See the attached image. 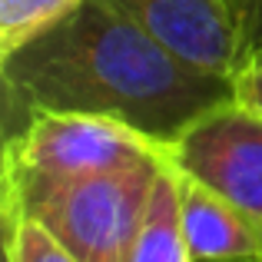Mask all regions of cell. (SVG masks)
I'll return each instance as SVG.
<instances>
[{
  "label": "cell",
  "mask_w": 262,
  "mask_h": 262,
  "mask_svg": "<svg viewBox=\"0 0 262 262\" xmlns=\"http://www.w3.org/2000/svg\"><path fill=\"white\" fill-rule=\"evenodd\" d=\"M83 0H0V57L73 13Z\"/></svg>",
  "instance_id": "obj_8"
},
{
  "label": "cell",
  "mask_w": 262,
  "mask_h": 262,
  "mask_svg": "<svg viewBox=\"0 0 262 262\" xmlns=\"http://www.w3.org/2000/svg\"><path fill=\"white\" fill-rule=\"evenodd\" d=\"M179 219L192 262H262V223L179 176Z\"/></svg>",
  "instance_id": "obj_6"
},
{
  "label": "cell",
  "mask_w": 262,
  "mask_h": 262,
  "mask_svg": "<svg viewBox=\"0 0 262 262\" xmlns=\"http://www.w3.org/2000/svg\"><path fill=\"white\" fill-rule=\"evenodd\" d=\"M126 262H192L179 219V173L169 166V160L153 183L146 216Z\"/></svg>",
  "instance_id": "obj_7"
},
{
  "label": "cell",
  "mask_w": 262,
  "mask_h": 262,
  "mask_svg": "<svg viewBox=\"0 0 262 262\" xmlns=\"http://www.w3.org/2000/svg\"><path fill=\"white\" fill-rule=\"evenodd\" d=\"M7 229V262H77L70 249L37 219L17 216L4 223Z\"/></svg>",
  "instance_id": "obj_9"
},
{
  "label": "cell",
  "mask_w": 262,
  "mask_h": 262,
  "mask_svg": "<svg viewBox=\"0 0 262 262\" xmlns=\"http://www.w3.org/2000/svg\"><path fill=\"white\" fill-rule=\"evenodd\" d=\"M13 106L30 113L110 116L160 149L219 103L236 83L179 60L110 0H83L50 30L4 57Z\"/></svg>",
  "instance_id": "obj_1"
},
{
  "label": "cell",
  "mask_w": 262,
  "mask_h": 262,
  "mask_svg": "<svg viewBox=\"0 0 262 262\" xmlns=\"http://www.w3.org/2000/svg\"><path fill=\"white\" fill-rule=\"evenodd\" d=\"M163 153L133 126L93 113H30L7 140L4 206L50 192L77 179L126 169Z\"/></svg>",
  "instance_id": "obj_2"
},
{
  "label": "cell",
  "mask_w": 262,
  "mask_h": 262,
  "mask_svg": "<svg viewBox=\"0 0 262 262\" xmlns=\"http://www.w3.org/2000/svg\"><path fill=\"white\" fill-rule=\"evenodd\" d=\"M236 27V43H239V60L236 70L246 60L262 53V0H226Z\"/></svg>",
  "instance_id": "obj_10"
},
{
  "label": "cell",
  "mask_w": 262,
  "mask_h": 262,
  "mask_svg": "<svg viewBox=\"0 0 262 262\" xmlns=\"http://www.w3.org/2000/svg\"><path fill=\"white\" fill-rule=\"evenodd\" d=\"M232 83H236V100L262 110V53L252 57V60H246V63L239 67L236 77H232Z\"/></svg>",
  "instance_id": "obj_11"
},
{
  "label": "cell",
  "mask_w": 262,
  "mask_h": 262,
  "mask_svg": "<svg viewBox=\"0 0 262 262\" xmlns=\"http://www.w3.org/2000/svg\"><path fill=\"white\" fill-rule=\"evenodd\" d=\"M163 166L166 156L156 153L136 166L57 186L20 206H4V223L17 216L37 219L77 262H126Z\"/></svg>",
  "instance_id": "obj_3"
},
{
  "label": "cell",
  "mask_w": 262,
  "mask_h": 262,
  "mask_svg": "<svg viewBox=\"0 0 262 262\" xmlns=\"http://www.w3.org/2000/svg\"><path fill=\"white\" fill-rule=\"evenodd\" d=\"M179 176L212 189L262 223V110L229 100L163 149Z\"/></svg>",
  "instance_id": "obj_4"
},
{
  "label": "cell",
  "mask_w": 262,
  "mask_h": 262,
  "mask_svg": "<svg viewBox=\"0 0 262 262\" xmlns=\"http://www.w3.org/2000/svg\"><path fill=\"white\" fill-rule=\"evenodd\" d=\"M179 60L206 73L236 77V27L226 0H110Z\"/></svg>",
  "instance_id": "obj_5"
}]
</instances>
